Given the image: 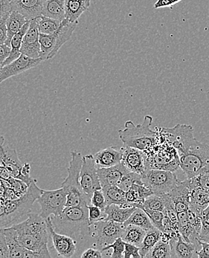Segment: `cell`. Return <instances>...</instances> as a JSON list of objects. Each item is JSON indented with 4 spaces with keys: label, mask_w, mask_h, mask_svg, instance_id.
<instances>
[{
    "label": "cell",
    "mask_w": 209,
    "mask_h": 258,
    "mask_svg": "<svg viewBox=\"0 0 209 258\" xmlns=\"http://www.w3.org/2000/svg\"><path fill=\"white\" fill-rule=\"evenodd\" d=\"M145 234H146V231L143 228L135 225H127L124 226V232L121 235V238L125 243L133 244L140 248L144 240Z\"/></svg>",
    "instance_id": "cell-33"
},
{
    "label": "cell",
    "mask_w": 209,
    "mask_h": 258,
    "mask_svg": "<svg viewBox=\"0 0 209 258\" xmlns=\"http://www.w3.org/2000/svg\"><path fill=\"white\" fill-rule=\"evenodd\" d=\"M182 0H157L154 4V9H158L162 8L171 7Z\"/></svg>",
    "instance_id": "cell-53"
},
{
    "label": "cell",
    "mask_w": 209,
    "mask_h": 258,
    "mask_svg": "<svg viewBox=\"0 0 209 258\" xmlns=\"http://www.w3.org/2000/svg\"><path fill=\"white\" fill-rule=\"evenodd\" d=\"M193 188L190 179L181 182L168 194L174 204L177 213L186 212L189 209L190 198Z\"/></svg>",
    "instance_id": "cell-15"
},
{
    "label": "cell",
    "mask_w": 209,
    "mask_h": 258,
    "mask_svg": "<svg viewBox=\"0 0 209 258\" xmlns=\"http://www.w3.org/2000/svg\"><path fill=\"white\" fill-rule=\"evenodd\" d=\"M5 138L2 135L1 132H0V151H1L2 148L4 146Z\"/></svg>",
    "instance_id": "cell-56"
},
{
    "label": "cell",
    "mask_w": 209,
    "mask_h": 258,
    "mask_svg": "<svg viewBox=\"0 0 209 258\" xmlns=\"http://www.w3.org/2000/svg\"><path fill=\"white\" fill-rule=\"evenodd\" d=\"M125 244V242L122 240L121 237H118L113 243L104 247L101 251L104 252V251H107V250H109L110 248H113V253H112L110 257L112 258H124Z\"/></svg>",
    "instance_id": "cell-41"
},
{
    "label": "cell",
    "mask_w": 209,
    "mask_h": 258,
    "mask_svg": "<svg viewBox=\"0 0 209 258\" xmlns=\"http://www.w3.org/2000/svg\"><path fill=\"white\" fill-rule=\"evenodd\" d=\"M50 237L52 240L54 249L57 251L59 256L62 257L69 258L74 256L77 249V240L65 234L56 232L53 228L51 217L45 219Z\"/></svg>",
    "instance_id": "cell-12"
},
{
    "label": "cell",
    "mask_w": 209,
    "mask_h": 258,
    "mask_svg": "<svg viewBox=\"0 0 209 258\" xmlns=\"http://www.w3.org/2000/svg\"><path fill=\"white\" fill-rule=\"evenodd\" d=\"M3 234L6 237V243L9 250V257L24 258L26 248H25L19 241L18 234L15 228H2Z\"/></svg>",
    "instance_id": "cell-23"
},
{
    "label": "cell",
    "mask_w": 209,
    "mask_h": 258,
    "mask_svg": "<svg viewBox=\"0 0 209 258\" xmlns=\"http://www.w3.org/2000/svg\"><path fill=\"white\" fill-rule=\"evenodd\" d=\"M129 172L128 169L124 166L122 162L113 167L98 168V174L101 187L117 185L121 178Z\"/></svg>",
    "instance_id": "cell-20"
},
{
    "label": "cell",
    "mask_w": 209,
    "mask_h": 258,
    "mask_svg": "<svg viewBox=\"0 0 209 258\" xmlns=\"http://www.w3.org/2000/svg\"><path fill=\"white\" fill-rule=\"evenodd\" d=\"M30 22L31 21H28L27 23L23 26L21 30L18 31V32L14 36L12 42H11L10 54H9V57L3 62V67L17 60V59L19 58L20 56L22 54L20 50H21L23 39V37H24L25 34H26V31L29 29V26H30Z\"/></svg>",
    "instance_id": "cell-31"
},
{
    "label": "cell",
    "mask_w": 209,
    "mask_h": 258,
    "mask_svg": "<svg viewBox=\"0 0 209 258\" xmlns=\"http://www.w3.org/2000/svg\"><path fill=\"white\" fill-rule=\"evenodd\" d=\"M171 246V258H191L198 257V246L199 243H188L185 241L181 234L177 237L171 238L169 241Z\"/></svg>",
    "instance_id": "cell-19"
},
{
    "label": "cell",
    "mask_w": 209,
    "mask_h": 258,
    "mask_svg": "<svg viewBox=\"0 0 209 258\" xmlns=\"http://www.w3.org/2000/svg\"><path fill=\"white\" fill-rule=\"evenodd\" d=\"M22 223L12 225L18 234L19 241L26 249L40 253L43 257H51L48 248L49 232L46 220L39 214L29 213Z\"/></svg>",
    "instance_id": "cell-1"
},
{
    "label": "cell",
    "mask_w": 209,
    "mask_h": 258,
    "mask_svg": "<svg viewBox=\"0 0 209 258\" xmlns=\"http://www.w3.org/2000/svg\"><path fill=\"white\" fill-rule=\"evenodd\" d=\"M20 51L32 58H40V31L36 19L31 20L29 29L23 37Z\"/></svg>",
    "instance_id": "cell-14"
},
{
    "label": "cell",
    "mask_w": 209,
    "mask_h": 258,
    "mask_svg": "<svg viewBox=\"0 0 209 258\" xmlns=\"http://www.w3.org/2000/svg\"><path fill=\"white\" fill-rule=\"evenodd\" d=\"M141 206L151 210L163 212L165 206V195H158L153 194L145 199L144 203Z\"/></svg>",
    "instance_id": "cell-39"
},
{
    "label": "cell",
    "mask_w": 209,
    "mask_h": 258,
    "mask_svg": "<svg viewBox=\"0 0 209 258\" xmlns=\"http://www.w3.org/2000/svg\"><path fill=\"white\" fill-rule=\"evenodd\" d=\"M153 194L144 184H135L126 192V199L132 206L138 207L140 205L144 203L145 199Z\"/></svg>",
    "instance_id": "cell-32"
},
{
    "label": "cell",
    "mask_w": 209,
    "mask_h": 258,
    "mask_svg": "<svg viewBox=\"0 0 209 258\" xmlns=\"http://www.w3.org/2000/svg\"><path fill=\"white\" fill-rule=\"evenodd\" d=\"M41 193L42 189L37 185V180L34 179L24 195L16 200L5 202L9 224H16L22 217L28 215L31 212L34 202L40 198Z\"/></svg>",
    "instance_id": "cell-7"
},
{
    "label": "cell",
    "mask_w": 209,
    "mask_h": 258,
    "mask_svg": "<svg viewBox=\"0 0 209 258\" xmlns=\"http://www.w3.org/2000/svg\"><path fill=\"white\" fill-rule=\"evenodd\" d=\"M201 248L198 251V257L199 258H209V243L201 241L198 240Z\"/></svg>",
    "instance_id": "cell-54"
},
{
    "label": "cell",
    "mask_w": 209,
    "mask_h": 258,
    "mask_svg": "<svg viewBox=\"0 0 209 258\" xmlns=\"http://www.w3.org/2000/svg\"><path fill=\"white\" fill-rule=\"evenodd\" d=\"M124 230L122 223L101 220L90 226V236L96 239V245L101 250L113 243L118 237H121Z\"/></svg>",
    "instance_id": "cell-9"
},
{
    "label": "cell",
    "mask_w": 209,
    "mask_h": 258,
    "mask_svg": "<svg viewBox=\"0 0 209 258\" xmlns=\"http://www.w3.org/2000/svg\"><path fill=\"white\" fill-rule=\"evenodd\" d=\"M145 187L155 195H166L180 182L177 175L171 170L147 168L141 174Z\"/></svg>",
    "instance_id": "cell-8"
},
{
    "label": "cell",
    "mask_w": 209,
    "mask_h": 258,
    "mask_svg": "<svg viewBox=\"0 0 209 258\" xmlns=\"http://www.w3.org/2000/svg\"><path fill=\"white\" fill-rule=\"evenodd\" d=\"M135 184H143L141 174L129 171L121 178L117 186L122 189L124 191L127 192L132 185Z\"/></svg>",
    "instance_id": "cell-40"
},
{
    "label": "cell",
    "mask_w": 209,
    "mask_h": 258,
    "mask_svg": "<svg viewBox=\"0 0 209 258\" xmlns=\"http://www.w3.org/2000/svg\"><path fill=\"white\" fill-rule=\"evenodd\" d=\"M162 233L160 230L156 227L146 231L144 240L140 246V254L142 257H145L151 248L161 239Z\"/></svg>",
    "instance_id": "cell-35"
},
{
    "label": "cell",
    "mask_w": 209,
    "mask_h": 258,
    "mask_svg": "<svg viewBox=\"0 0 209 258\" xmlns=\"http://www.w3.org/2000/svg\"><path fill=\"white\" fill-rule=\"evenodd\" d=\"M123 224L124 226L130 224L135 225V226L143 228L146 231L155 228V226L151 223L147 213L141 208H136V209L131 214L128 220Z\"/></svg>",
    "instance_id": "cell-34"
},
{
    "label": "cell",
    "mask_w": 209,
    "mask_h": 258,
    "mask_svg": "<svg viewBox=\"0 0 209 258\" xmlns=\"http://www.w3.org/2000/svg\"><path fill=\"white\" fill-rule=\"evenodd\" d=\"M177 219L179 233L184 240L188 243H198L199 232L190 223L187 211L178 213Z\"/></svg>",
    "instance_id": "cell-25"
},
{
    "label": "cell",
    "mask_w": 209,
    "mask_h": 258,
    "mask_svg": "<svg viewBox=\"0 0 209 258\" xmlns=\"http://www.w3.org/2000/svg\"><path fill=\"white\" fill-rule=\"evenodd\" d=\"M89 0H65V18L70 22L79 21V17L90 6Z\"/></svg>",
    "instance_id": "cell-27"
},
{
    "label": "cell",
    "mask_w": 209,
    "mask_h": 258,
    "mask_svg": "<svg viewBox=\"0 0 209 258\" xmlns=\"http://www.w3.org/2000/svg\"><path fill=\"white\" fill-rule=\"evenodd\" d=\"M209 205V190L200 187H193L190 198L189 209L201 217Z\"/></svg>",
    "instance_id": "cell-24"
},
{
    "label": "cell",
    "mask_w": 209,
    "mask_h": 258,
    "mask_svg": "<svg viewBox=\"0 0 209 258\" xmlns=\"http://www.w3.org/2000/svg\"><path fill=\"white\" fill-rule=\"evenodd\" d=\"M137 208H141L142 209H143L148 214L152 224L156 228L160 230L162 232L163 231V220L165 218V214H164L163 212L146 209V208L143 207L141 205H140Z\"/></svg>",
    "instance_id": "cell-42"
},
{
    "label": "cell",
    "mask_w": 209,
    "mask_h": 258,
    "mask_svg": "<svg viewBox=\"0 0 209 258\" xmlns=\"http://www.w3.org/2000/svg\"><path fill=\"white\" fill-rule=\"evenodd\" d=\"M78 25H79V21L70 22L65 18L62 20L60 28L58 30L56 31L57 41H56L55 47H54L52 52L48 56V60L55 57L61 47L70 40L73 32L77 28Z\"/></svg>",
    "instance_id": "cell-22"
},
{
    "label": "cell",
    "mask_w": 209,
    "mask_h": 258,
    "mask_svg": "<svg viewBox=\"0 0 209 258\" xmlns=\"http://www.w3.org/2000/svg\"><path fill=\"white\" fill-rule=\"evenodd\" d=\"M102 251L98 248H90L85 250L81 255V258H101Z\"/></svg>",
    "instance_id": "cell-51"
},
{
    "label": "cell",
    "mask_w": 209,
    "mask_h": 258,
    "mask_svg": "<svg viewBox=\"0 0 209 258\" xmlns=\"http://www.w3.org/2000/svg\"><path fill=\"white\" fill-rule=\"evenodd\" d=\"M9 257V250L6 237L0 228V258Z\"/></svg>",
    "instance_id": "cell-49"
},
{
    "label": "cell",
    "mask_w": 209,
    "mask_h": 258,
    "mask_svg": "<svg viewBox=\"0 0 209 258\" xmlns=\"http://www.w3.org/2000/svg\"><path fill=\"white\" fill-rule=\"evenodd\" d=\"M72 159L67 172L68 176L61 184L66 195L65 207L84 206L90 205V199L84 193L80 184V173L83 164V156L74 151L71 152Z\"/></svg>",
    "instance_id": "cell-4"
},
{
    "label": "cell",
    "mask_w": 209,
    "mask_h": 258,
    "mask_svg": "<svg viewBox=\"0 0 209 258\" xmlns=\"http://www.w3.org/2000/svg\"><path fill=\"white\" fill-rule=\"evenodd\" d=\"M0 165L9 170L12 177L22 180V170L24 166V163L19 159L18 155L15 149L4 146L2 148L0 151Z\"/></svg>",
    "instance_id": "cell-17"
},
{
    "label": "cell",
    "mask_w": 209,
    "mask_h": 258,
    "mask_svg": "<svg viewBox=\"0 0 209 258\" xmlns=\"http://www.w3.org/2000/svg\"><path fill=\"white\" fill-rule=\"evenodd\" d=\"M42 58H32L22 54L19 58L0 69V84L12 77L18 76L43 62Z\"/></svg>",
    "instance_id": "cell-13"
},
{
    "label": "cell",
    "mask_w": 209,
    "mask_h": 258,
    "mask_svg": "<svg viewBox=\"0 0 209 258\" xmlns=\"http://www.w3.org/2000/svg\"><path fill=\"white\" fill-rule=\"evenodd\" d=\"M89 224L90 226L97 222L104 220L107 218V214L102 209L93 205L88 206Z\"/></svg>",
    "instance_id": "cell-43"
},
{
    "label": "cell",
    "mask_w": 209,
    "mask_h": 258,
    "mask_svg": "<svg viewBox=\"0 0 209 258\" xmlns=\"http://www.w3.org/2000/svg\"><path fill=\"white\" fill-rule=\"evenodd\" d=\"M80 184L83 191L90 200L95 190L102 189L98 174V167L93 155L83 156Z\"/></svg>",
    "instance_id": "cell-11"
},
{
    "label": "cell",
    "mask_w": 209,
    "mask_h": 258,
    "mask_svg": "<svg viewBox=\"0 0 209 258\" xmlns=\"http://www.w3.org/2000/svg\"><path fill=\"white\" fill-rule=\"evenodd\" d=\"M8 182L10 184L11 187L16 192L19 197H22L27 192L29 189V185L26 182H23L21 179L17 178L12 177Z\"/></svg>",
    "instance_id": "cell-44"
},
{
    "label": "cell",
    "mask_w": 209,
    "mask_h": 258,
    "mask_svg": "<svg viewBox=\"0 0 209 258\" xmlns=\"http://www.w3.org/2000/svg\"><path fill=\"white\" fill-rule=\"evenodd\" d=\"M140 248L133 244H125V249H124V258H141V254H140Z\"/></svg>",
    "instance_id": "cell-46"
},
{
    "label": "cell",
    "mask_w": 209,
    "mask_h": 258,
    "mask_svg": "<svg viewBox=\"0 0 209 258\" xmlns=\"http://www.w3.org/2000/svg\"><path fill=\"white\" fill-rule=\"evenodd\" d=\"M8 17L9 16L0 19V44H5L7 40L8 32L6 22H7Z\"/></svg>",
    "instance_id": "cell-48"
},
{
    "label": "cell",
    "mask_w": 209,
    "mask_h": 258,
    "mask_svg": "<svg viewBox=\"0 0 209 258\" xmlns=\"http://www.w3.org/2000/svg\"><path fill=\"white\" fill-rule=\"evenodd\" d=\"M145 257L171 258V246L169 243L163 241L162 239H160Z\"/></svg>",
    "instance_id": "cell-38"
},
{
    "label": "cell",
    "mask_w": 209,
    "mask_h": 258,
    "mask_svg": "<svg viewBox=\"0 0 209 258\" xmlns=\"http://www.w3.org/2000/svg\"><path fill=\"white\" fill-rule=\"evenodd\" d=\"M122 162L130 172L142 174L146 170L145 153L130 147H123Z\"/></svg>",
    "instance_id": "cell-16"
},
{
    "label": "cell",
    "mask_w": 209,
    "mask_h": 258,
    "mask_svg": "<svg viewBox=\"0 0 209 258\" xmlns=\"http://www.w3.org/2000/svg\"><path fill=\"white\" fill-rule=\"evenodd\" d=\"M93 156L98 168L115 166L122 161V148L118 150L117 147H110L98 151Z\"/></svg>",
    "instance_id": "cell-21"
},
{
    "label": "cell",
    "mask_w": 209,
    "mask_h": 258,
    "mask_svg": "<svg viewBox=\"0 0 209 258\" xmlns=\"http://www.w3.org/2000/svg\"><path fill=\"white\" fill-rule=\"evenodd\" d=\"M178 154L181 169L188 179L196 176L209 163L208 145L196 139Z\"/></svg>",
    "instance_id": "cell-5"
},
{
    "label": "cell",
    "mask_w": 209,
    "mask_h": 258,
    "mask_svg": "<svg viewBox=\"0 0 209 258\" xmlns=\"http://www.w3.org/2000/svg\"><path fill=\"white\" fill-rule=\"evenodd\" d=\"M29 20H26L24 16L21 14L13 11L10 15L8 17L6 26H7L8 37L5 44L8 46L11 47V42L14 36L17 34L18 31L21 30L23 26L26 24Z\"/></svg>",
    "instance_id": "cell-30"
},
{
    "label": "cell",
    "mask_w": 209,
    "mask_h": 258,
    "mask_svg": "<svg viewBox=\"0 0 209 258\" xmlns=\"http://www.w3.org/2000/svg\"><path fill=\"white\" fill-rule=\"evenodd\" d=\"M162 146L157 144L151 151L145 153L146 167L151 169L171 170L174 172L180 167L179 156L177 150L165 142H160Z\"/></svg>",
    "instance_id": "cell-6"
},
{
    "label": "cell",
    "mask_w": 209,
    "mask_h": 258,
    "mask_svg": "<svg viewBox=\"0 0 209 258\" xmlns=\"http://www.w3.org/2000/svg\"><path fill=\"white\" fill-rule=\"evenodd\" d=\"M44 0H12V12L16 11L31 21L42 15Z\"/></svg>",
    "instance_id": "cell-18"
},
{
    "label": "cell",
    "mask_w": 209,
    "mask_h": 258,
    "mask_svg": "<svg viewBox=\"0 0 209 258\" xmlns=\"http://www.w3.org/2000/svg\"><path fill=\"white\" fill-rule=\"evenodd\" d=\"M4 199L0 200V228L6 227L9 226L8 221L7 214H6V207H5Z\"/></svg>",
    "instance_id": "cell-50"
},
{
    "label": "cell",
    "mask_w": 209,
    "mask_h": 258,
    "mask_svg": "<svg viewBox=\"0 0 209 258\" xmlns=\"http://www.w3.org/2000/svg\"><path fill=\"white\" fill-rule=\"evenodd\" d=\"M56 232L65 234L75 240L90 235L88 206L65 207L58 216L51 217Z\"/></svg>",
    "instance_id": "cell-2"
},
{
    "label": "cell",
    "mask_w": 209,
    "mask_h": 258,
    "mask_svg": "<svg viewBox=\"0 0 209 258\" xmlns=\"http://www.w3.org/2000/svg\"><path fill=\"white\" fill-rule=\"evenodd\" d=\"M65 0H44L42 15L54 20L65 19Z\"/></svg>",
    "instance_id": "cell-29"
},
{
    "label": "cell",
    "mask_w": 209,
    "mask_h": 258,
    "mask_svg": "<svg viewBox=\"0 0 209 258\" xmlns=\"http://www.w3.org/2000/svg\"><path fill=\"white\" fill-rule=\"evenodd\" d=\"M107 206L118 205L122 207H135L127 201L126 192L117 185H109L102 187Z\"/></svg>",
    "instance_id": "cell-26"
},
{
    "label": "cell",
    "mask_w": 209,
    "mask_h": 258,
    "mask_svg": "<svg viewBox=\"0 0 209 258\" xmlns=\"http://www.w3.org/2000/svg\"><path fill=\"white\" fill-rule=\"evenodd\" d=\"M153 118L146 115L142 124L135 125L133 122L127 121L124 129L118 131L119 138L124 146L130 147L140 151L148 152L159 143L157 131H151Z\"/></svg>",
    "instance_id": "cell-3"
},
{
    "label": "cell",
    "mask_w": 209,
    "mask_h": 258,
    "mask_svg": "<svg viewBox=\"0 0 209 258\" xmlns=\"http://www.w3.org/2000/svg\"><path fill=\"white\" fill-rule=\"evenodd\" d=\"M202 170H207V171H209V163L208 164V165H207L206 167H204ZM202 170H201V171H202Z\"/></svg>",
    "instance_id": "cell-57"
},
{
    "label": "cell",
    "mask_w": 209,
    "mask_h": 258,
    "mask_svg": "<svg viewBox=\"0 0 209 258\" xmlns=\"http://www.w3.org/2000/svg\"><path fill=\"white\" fill-rule=\"evenodd\" d=\"M12 12V0H0V19Z\"/></svg>",
    "instance_id": "cell-47"
},
{
    "label": "cell",
    "mask_w": 209,
    "mask_h": 258,
    "mask_svg": "<svg viewBox=\"0 0 209 258\" xmlns=\"http://www.w3.org/2000/svg\"><path fill=\"white\" fill-rule=\"evenodd\" d=\"M37 201L40 206V215L46 219L51 215L58 216L61 214L66 204V195L63 187L57 190H42Z\"/></svg>",
    "instance_id": "cell-10"
},
{
    "label": "cell",
    "mask_w": 209,
    "mask_h": 258,
    "mask_svg": "<svg viewBox=\"0 0 209 258\" xmlns=\"http://www.w3.org/2000/svg\"><path fill=\"white\" fill-rule=\"evenodd\" d=\"M137 207H122L118 205H110L107 206L104 212L107 214V218L104 220L115 222V223H124L128 220L131 214L136 209Z\"/></svg>",
    "instance_id": "cell-28"
},
{
    "label": "cell",
    "mask_w": 209,
    "mask_h": 258,
    "mask_svg": "<svg viewBox=\"0 0 209 258\" xmlns=\"http://www.w3.org/2000/svg\"><path fill=\"white\" fill-rule=\"evenodd\" d=\"M12 175L9 173V170L0 165V180L9 181L12 178Z\"/></svg>",
    "instance_id": "cell-55"
},
{
    "label": "cell",
    "mask_w": 209,
    "mask_h": 258,
    "mask_svg": "<svg viewBox=\"0 0 209 258\" xmlns=\"http://www.w3.org/2000/svg\"><path fill=\"white\" fill-rule=\"evenodd\" d=\"M11 52V47L6 44H0V69L3 67V62L9 57Z\"/></svg>",
    "instance_id": "cell-52"
},
{
    "label": "cell",
    "mask_w": 209,
    "mask_h": 258,
    "mask_svg": "<svg viewBox=\"0 0 209 258\" xmlns=\"http://www.w3.org/2000/svg\"><path fill=\"white\" fill-rule=\"evenodd\" d=\"M40 34H52L58 30L61 21L41 15L36 19Z\"/></svg>",
    "instance_id": "cell-37"
},
{
    "label": "cell",
    "mask_w": 209,
    "mask_h": 258,
    "mask_svg": "<svg viewBox=\"0 0 209 258\" xmlns=\"http://www.w3.org/2000/svg\"><path fill=\"white\" fill-rule=\"evenodd\" d=\"M56 41H57L56 32L52 34H44L40 33V57L43 59V61L48 60V56L52 52L55 47Z\"/></svg>",
    "instance_id": "cell-36"
},
{
    "label": "cell",
    "mask_w": 209,
    "mask_h": 258,
    "mask_svg": "<svg viewBox=\"0 0 209 258\" xmlns=\"http://www.w3.org/2000/svg\"><path fill=\"white\" fill-rule=\"evenodd\" d=\"M90 205H93V206H96L104 211L105 208L107 207V203H106L105 197H104L102 189L95 190L91 200H90Z\"/></svg>",
    "instance_id": "cell-45"
},
{
    "label": "cell",
    "mask_w": 209,
    "mask_h": 258,
    "mask_svg": "<svg viewBox=\"0 0 209 258\" xmlns=\"http://www.w3.org/2000/svg\"><path fill=\"white\" fill-rule=\"evenodd\" d=\"M89 1H91V0H89Z\"/></svg>",
    "instance_id": "cell-58"
}]
</instances>
